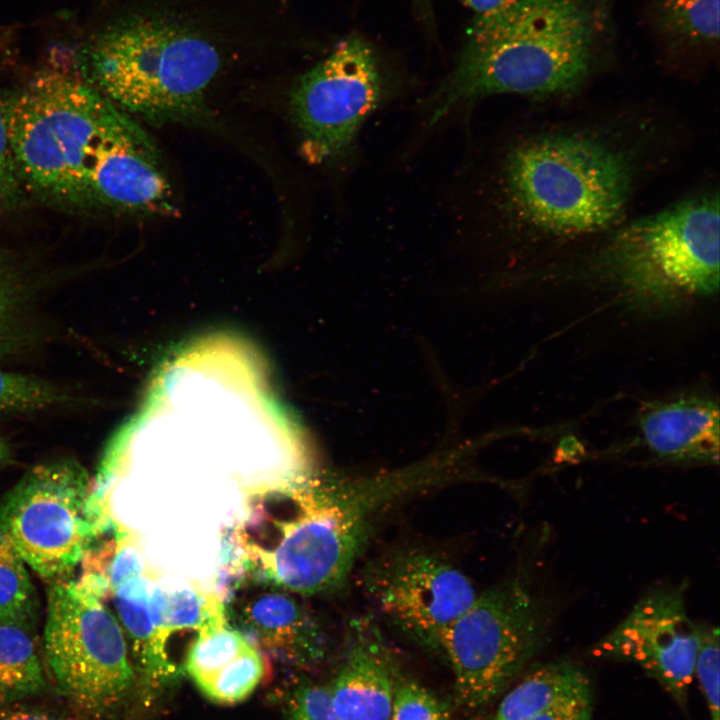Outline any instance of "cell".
Masks as SVG:
<instances>
[{
  "label": "cell",
  "instance_id": "cell-30",
  "mask_svg": "<svg viewBox=\"0 0 720 720\" xmlns=\"http://www.w3.org/2000/svg\"><path fill=\"white\" fill-rule=\"evenodd\" d=\"M11 457L10 447L7 442L0 436V467L7 464Z\"/></svg>",
  "mask_w": 720,
  "mask_h": 720
},
{
  "label": "cell",
  "instance_id": "cell-27",
  "mask_svg": "<svg viewBox=\"0 0 720 720\" xmlns=\"http://www.w3.org/2000/svg\"><path fill=\"white\" fill-rule=\"evenodd\" d=\"M286 713L287 720H340L328 687L313 682H303L291 692Z\"/></svg>",
  "mask_w": 720,
  "mask_h": 720
},
{
  "label": "cell",
  "instance_id": "cell-9",
  "mask_svg": "<svg viewBox=\"0 0 720 720\" xmlns=\"http://www.w3.org/2000/svg\"><path fill=\"white\" fill-rule=\"evenodd\" d=\"M385 79L368 42L351 36L294 83L289 99L305 157L339 165L352 155L364 123L382 104Z\"/></svg>",
  "mask_w": 720,
  "mask_h": 720
},
{
  "label": "cell",
  "instance_id": "cell-4",
  "mask_svg": "<svg viewBox=\"0 0 720 720\" xmlns=\"http://www.w3.org/2000/svg\"><path fill=\"white\" fill-rule=\"evenodd\" d=\"M107 101L80 76L56 70L4 93L10 145L30 199L86 214L83 167Z\"/></svg>",
  "mask_w": 720,
  "mask_h": 720
},
{
  "label": "cell",
  "instance_id": "cell-11",
  "mask_svg": "<svg viewBox=\"0 0 720 720\" xmlns=\"http://www.w3.org/2000/svg\"><path fill=\"white\" fill-rule=\"evenodd\" d=\"M362 584L389 624L437 649L441 634L478 595L459 568L417 547L399 548L372 560L363 571Z\"/></svg>",
  "mask_w": 720,
  "mask_h": 720
},
{
  "label": "cell",
  "instance_id": "cell-15",
  "mask_svg": "<svg viewBox=\"0 0 720 720\" xmlns=\"http://www.w3.org/2000/svg\"><path fill=\"white\" fill-rule=\"evenodd\" d=\"M265 584L267 589L238 605L237 615L242 625L259 644L288 664L304 668L319 663L327 650L319 623L292 592Z\"/></svg>",
  "mask_w": 720,
  "mask_h": 720
},
{
  "label": "cell",
  "instance_id": "cell-13",
  "mask_svg": "<svg viewBox=\"0 0 720 720\" xmlns=\"http://www.w3.org/2000/svg\"><path fill=\"white\" fill-rule=\"evenodd\" d=\"M699 625L688 615L683 591L660 586L646 592L595 647L599 657L638 664L681 706L694 678Z\"/></svg>",
  "mask_w": 720,
  "mask_h": 720
},
{
  "label": "cell",
  "instance_id": "cell-10",
  "mask_svg": "<svg viewBox=\"0 0 720 720\" xmlns=\"http://www.w3.org/2000/svg\"><path fill=\"white\" fill-rule=\"evenodd\" d=\"M109 596L137 670L156 684L178 673L169 651L173 636L184 632L197 635L226 614L216 593L166 575L142 555L129 573L110 587Z\"/></svg>",
  "mask_w": 720,
  "mask_h": 720
},
{
  "label": "cell",
  "instance_id": "cell-19",
  "mask_svg": "<svg viewBox=\"0 0 720 720\" xmlns=\"http://www.w3.org/2000/svg\"><path fill=\"white\" fill-rule=\"evenodd\" d=\"M657 27L672 42L700 47L719 38V0H651Z\"/></svg>",
  "mask_w": 720,
  "mask_h": 720
},
{
  "label": "cell",
  "instance_id": "cell-20",
  "mask_svg": "<svg viewBox=\"0 0 720 720\" xmlns=\"http://www.w3.org/2000/svg\"><path fill=\"white\" fill-rule=\"evenodd\" d=\"M251 643L228 623L226 615L202 628L193 638L186 652L185 670L202 689Z\"/></svg>",
  "mask_w": 720,
  "mask_h": 720
},
{
  "label": "cell",
  "instance_id": "cell-12",
  "mask_svg": "<svg viewBox=\"0 0 720 720\" xmlns=\"http://www.w3.org/2000/svg\"><path fill=\"white\" fill-rule=\"evenodd\" d=\"M84 185L87 214L142 218L178 214L156 143L110 99L91 144Z\"/></svg>",
  "mask_w": 720,
  "mask_h": 720
},
{
  "label": "cell",
  "instance_id": "cell-17",
  "mask_svg": "<svg viewBox=\"0 0 720 720\" xmlns=\"http://www.w3.org/2000/svg\"><path fill=\"white\" fill-rule=\"evenodd\" d=\"M589 679L575 664L536 668L502 698L493 720H530L552 712L561 720H591Z\"/></svg>",
  "mask_w": 720,
  "mask_h": 720
},
{
  "label": "cell",
  "instance_id": "cell-2",
  "mask_svg": "<svg viewBox=\"0 0 720 720\" xmlns=\"http://www.w3.org/2000/svg\"><path fill=\"white\" fill-rule=\"evenodd\" d=\"M493 205L510 232L575 240L615 228L634 192L632 154L590 128H553L508 146Z\"/></svg>",
  "mask_w": 720,
  "mask_h": 720
},
{
  "label": "cell",
  "instance_id": "cell-31",
  "mask_svg": "<svg viewBox=\"0 0 720 720\" xmlns=\"http://www.w3.org/2000/svg\"><path fill=\"white\" fill-rule=\"evenodd\" d=\"M530 720H561V719L559 718V716H557L556 714H554L552 712H546V713L540 714Z\"/></svg>",
  "mask_w": 720,
  "mask_h": 720
},
{
  "label": "cell",
  "instance_id": "cell-25",
  "mask_svg": "<svg viewBox=\"0 0 720 720\" xmlns=\"http://www.w3.org/2000/svg\"><path fill=\"white\" fill-rule=\"evenodd\" d=\"M28 200L11 149L4 93L0 92V222L24 208Z\"/></svg>",
  "mask_w": 720,
  "mask_h": 720
},
{
  "label": "cell",
  "instance_id": "cell-23",
  "mask_svg": "<svg viewBox=\"0 0 720 720\" xmlns=\"http://www.w3.org/2000/svg\"><path fill=\"white\" fill-rule=\"evenodd\" d=\"M265 674L264 659L251 643L218 672L200 691L218 704H235L247 699Z\"/></svg>",
  "mask_w": 720,
  "mask_h": 720
},
{
  "label": "cell",
  "instance_id": "cell-7",
  "mask_svg": "<svg viewBox=\"0 0 720 720\" xmlns=\"http://www.w3.org/2000/svg\"><path fill=\"white\" fill-rule=\"evenodd\" d=\"M604 251L607 267L641 292L706 296L719 287L718 193L678 201L620 227Z\"/></svg>",
  "mask_w": 720,
  "mask_h": 720
},
{
  "label": "cell",
  "instance_id": "cell-3",
  "mask_svg": "<svg viewBox=\"0 0 720 720\" xmlns=\"http://www.w3.org/2000/svg\"><path fill=\"white\" fill-rule=\"evenodd\" d=\"M180 24L143 14L106 27L82 50L79 76L150 124L200 120L221 58L211 39Z\"/></svg>",
  "mask_w": 720,
  "mask_h": 720
},
{
  "label": "cell",
  "instance_id": "cell-26",
  "mask_svg": "<svg viewBox=\"0 0 720 720\" xmlns=\"http://www.w3.org/2000/svg\"><path fill=\"white\" fill-rule=\"evenodd\" d=\"M699 645L694 667L705 697L711 720H720L719 712V630L716 626L699 625Z\"/></svg>",
  "mask_w": 720,
  "mask_h": 720
},
{
  "label": "cell",
  "instance_id": "cell-18",
  "mask_svg": "<svg viewBox=\"0 0 720 720\" xmlns=\"http://www.w3.org/2000/svg\"><path fill=\"white\" fill-rule=\"evenodd\" d=\"M34 626L31 621L0 619V706L22 702L47 687Z\"/></svg>",
  "mask_w": 720,
  "mask_h": 720
},
{
  "label": "cell",
  "instance_id": "cell-14",
  "mask_svg": "<svg viewBox=\"0 0 720 720\" xmlns=\"http://www.w3.org/2000/svg\"><path fill=\"white\" fill-rule=\"evenodd\" d=\"M400 676L371 623L353 625L344 658L328 686L340 720H389Z\"/></svg>",
  "mask_w": 720,
  "mask_h": 720
},
{
  "label": "cell",
  "instance_id": "cell-16",
  "mask_svg": "<svg viewBox=\"0 0 720 720\" xmlns=\"http://www.w3.org/2000/svg\"><path fill=\"white\" fill-rule=\"evenodd\" d=\"M640 431L659 458L718 464L719 408L711 400L680 397L649 405L640 418Z\"/></svg>",
  "mask_w": 720,
  "mask_h": 720
},
{
  "label": "cell",
  "instance_id": "cell-8",
  "mask_svg": "<svg viewBox=\"0 0 720 720\" xmlns=\"http://www.w3.org/2000/svg\"><path fill=\"white\" fill-rule=\"evenodd\" d=\"M128 643L102 599L68 580L51 582L44 651L56 687L88 718L101 719L131 693L136 675Z\"/></svg>",
  "mask_w": 720,
  "mask_h": 720
},
{
  "label": "cell",
  "instance_id": "cell-22",
  "mask_svg": "<svg viewBox=\"0 0 720 720\" xmlns=\"http://www.w3.org/2000/svg\"><path fill=\"white\" fill-rule=\"evenodd\" d=\"M74 401L64 388L39 377L0 369V413L27 414Z\"/></svg>",
  "mask_w": 720,
  "mask_h": 720
},
{
  "label": "cell",
  "instance_id": "cell-28",
  "mask_svg": "<svg viewBox=\"0 0 720 720\" xmlns=\"http://www.w3.org/2000/svg\"><path fill=\"white\" fill-rule=\"evenodd\" d=\"M0 720H74L53 709L21 702L0 706Z\"/></svg>",
  "mask_w": 720,
  "mask_h": 720
},
{
  "label": "cell",
  "instance_id": "cell-6",
  "mask_svg": "<svg viewBox=\"0 0 720 720\" xmlns=\"http://www.w3.org/2000/svg\"><path fill=\"white\" fill-rule=\"evenodd\" d=\"M113 524L88 471L73 458L34 465L0 502V529L24 562L51 582L66 580Z\"/></svg>",
  "mask_w": 720,
  "mask_h": 720
},
{
  "label": "cell",
  "instance_id": "cell-1",
  "mask_svg": "<svg viewBox=\"0 0 720 720\" xmlns=\"http://www.w3.org/2000/svg\"><path fill=\"white\" fill-rule=\"evenodd\" d=\"M607 20L602 0H517L475 18L457 64L428 101L429 124L492 95L575 91L597 64Z\"/></svg>",
  "mask_w": 720,
  "mask_h": 720
},
{
  "label": "cell",
  "instance_id": "cell-24",
  "mask_svg": "<svg viewBox=\"0 0 720 720\" xmlns=\"http://www.w3.org/2000/svg\"><path fill=\"white\" fill-rule=\"evenodd\" d=\"M389 720H451L448 705L422 684L399 678Z\"/></svg>",
  "mask_w": 720,
  "mask_h": 720
},
{
  "label": "cell",
  "instance_id": "cell-29",
  "mask_svg": "<svg viewBox=\"0 0 720 720\" xmlns=\"http://www.w3.org/2000/svg\"><path fill=\"white\" fill-rule=\"evenodd\" d=\"M475 13V18H484L496 14L517 0H461Z\"/></svg>",
  "mask_w": 720,
  "mask_h": 720
},
{
  "label": "cell",
  "instance_id": "cell-5",
  "mask_svg": "<svg viewBox=\"0 0 720 720\" xmlns=\"http://www.w3.org/2000/svg\"><path fill=\"white\" fill-rule=\"evenodd\" d=\"M554 616L552 602L520 575L477 595L438 641L459 702L475 710L498 696L544 646Z\"/></svg>",
  "mask_w": 720,
  "mask_h": 720
},
{
  "label": "cell",
  "instance_id": "cell-21",
  "mask_svg": "<svg viewBox=\"0 0 720 720\" xmlns=\"http://www.w3.org/2000/svg\"><path fill=\"white\" fill-rule=\"evenodd\" d=\"M37 599L21 555L0 529V619L35 622Z\"/></svg>",
  "mask_w": 720,
  "mask_h": 720
}]
</instances>
